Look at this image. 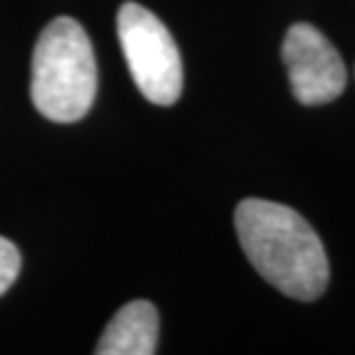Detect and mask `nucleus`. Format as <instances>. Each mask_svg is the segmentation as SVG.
Instances as JSON below:
<instances>
[{
    "label": "nucleus",
    "mask_w": 355,
    "mask_h": 355,
    "mask_svg": "<svg viewBox=\"0 0 355 355\" xmlns=\"http://www.w3.org/2000/svg\"><path fill=\"white\" fill-rule=\"evenodd\" d=\"M118 40L130 74L148 102L171 106L182 92V58L166 26L139 3L118 12Z\"/></svg>",
    "instance_id": "nucleus-3"
},
{
    "label": "nucleus",
    "mask_w": 355,
    "mask_h": 355,
    "mask_svg": "<svg viewBox=\"0 0 355 355\" xmlns=\"http://www.w3.org/2000/svg\"><path fill=\"white\" fill-rule=\"evenodd\" d=\"M282 58L288 72L291 92L300 104H328L344 92L346 65L342 55L314 26H291L282 44Z\"/></svg>",
    "instance_id": "nucleus-4"
},
{
    "label": "nucleus",
    "mask_w": 355,
    "mask_h": 355,
    "mask_svg": "<svg viewBox=\"0 0 355 355\" xmlns=\"http://www.w3.org/2000/svg\"><path fill=\"white\" fill-rule=\"evenodd\" d=\"M97 92V65L79 21L58 17L42 31L33 51L31 97L53 123H76L90 111Z\"/></svg>",
    "instance_id": "nucleus-2"
},
{
    "label": "nucleus",
    "mask_w": 355,
    "mask_h": 355,
    "mask_svg": "<svg viewBox=\"0 0 355 355\" xmlns=\"http://www.w3.org/2000/svg\"><path fill=\"white\" fill-rule=\"evenodd\" d=\"M21 270V254L10 240L0 236V295H5L7 291L19 277Z\"/></svg>",
    "instance_id": "nucleus-6"
},
{
    "label": "nucleus",
    "mask_w": 355,
    "mask_h": 355,
    "mask_svg": "<svg viewBox=\"0 0 355 355\" xmlns=\"http://www.w3.org/2000/svg\"><path fill=\"white\" fill-rule=\"evenodd\" d=\"M159 316L153 302L134 300L118 309L97 342V355H153L157 349Z\"/></svg>",
    "instance_id": "nucleus-5"
},
{
    "label": "nucleus",
    "mask_w": 355,
    "mask_h": 355,
    "mask_svg": "<svg viewBox=\"0 0 355 355\" xmlns=\"http://www.w3.org/2000/svg\"><path fill=\"white\" fill-rule=\"evenodd\" d=\"M236 231L250 263L284 295L309 302L328 288L330 266L321 238L293 208L245 198L236 208Z\"/></svg>",
    "instance_id": "nucleus-1"
}]
</instances>
